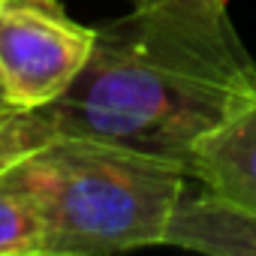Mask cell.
<instances>
[{
    "label": "cell",
    "instance_id": "1",
    "mask_svg": "<svg viewBox=\"0 0 256 256\" xmlns=\"http://www.w3.org/2000/svg\"><path fill=\"white\" fill-rule=\"evenodd\" d=\"M256 60L229 10L130 6L100 24L78 78L46 108L0 118V160L46 139L84 136L187 172L193 148L241 106Z\"/></svg>",
    "mask_w": 256,
    "mask_h": 256
},
{
    "label": "cell",
    "instance_id": "2",
    "mask_svg": "<svg viewBox=\"0 0 256 256\" xmlns=\"http://www.w3.org/2000/svg\"><path fill=\"white\" fill-rule=\"evenodd\" d=\"M46 226L48 256H102L163 244L190 175L166 160L84 136H46L0 160Z\"/></svg>",
    "mask_w": 256,
    "mask_h": 256
},
{
    "label": "cell",
    "instance_id": "3",
    "mask_svg": "<svg viewBox=\"0 0 256 256\" xmlns=\"http://www.w3.org/2000/svg\"><path fill=\"white\" fill-rule=\"evenodd\" d=\"M96 28L76 22L60 0H0V90L10 108L52 106L84 70Z\"/></svg>",
    "mask_w": 256,
    "mask_h": 256
},
{
    "label": "cell",
    "instance_id": "4",
    "mask_svg": "<svg viewBox=\"0 0 256 256\" xmlns=\"http://www.w3.org/2000/svg\"><path fill=\"white\" fill-rule=\"evenodd\" d=\"M163 244L208 256H256V208L208 190L187 187L178 199Z\"/></svg>",
    "mask_w": 256,
    "mask_h": 256
},
{
    "label": "cell",
    "instance_id": "5",
    "mask_svg": "<svg viewBox=\"0 0 256 256\" xmlns=\"http://www.w3.org/2000/svg\"><path fill=\"white\" fill-rule=\"evenodd\" d=\"M187 175L256 208V78L241 106L193 148Z\"/></svg>",
    "mask_w": 256,
    "mask_h": 256
},
{
    "label": "cell",
    "instance_id": "6",
    "mask_svg": "<svg viewBox=\"0 0 256 256\" xmlns=\"http://www.w3.org/2000/svg\"><path fill=\"white\" fill-rule=\"evenodd\" d=\"M0 256H48L46 226L34 202L0 181Z\"/></svg>",
    "mask_w": 256,
    "mask_h": 256
},
{
    "label": "cell",
    "instance_id": "7",
    "mask_svg": "<svg viewBox=\"0 0 256 256\" xmlns=\"http://www.w3.org/2000/svg\"><path fill=\"white\" fill-rule=\"evenodd\" d=\"M160 4H187V6H205V10H229L226 0H130V6H160Z\"/></svg>",
    "mask_w": 256,
    "mask_h": 256
},
{
    "label": "cell",
    "instance_id": "8",
    "mask_svg": "<svg viewBox=\"0 0 256 256\" xmlns=\"http://www.w3.org/2000/svg\"><path fill=\"white\" fill-rule=\"evenodd\" d=\"M12 108H10V102H6V96H4V90H0V118H6Z\"/></svg>",
    "mask_w": 256,
    "mask_h": 256
}]
</instances>
